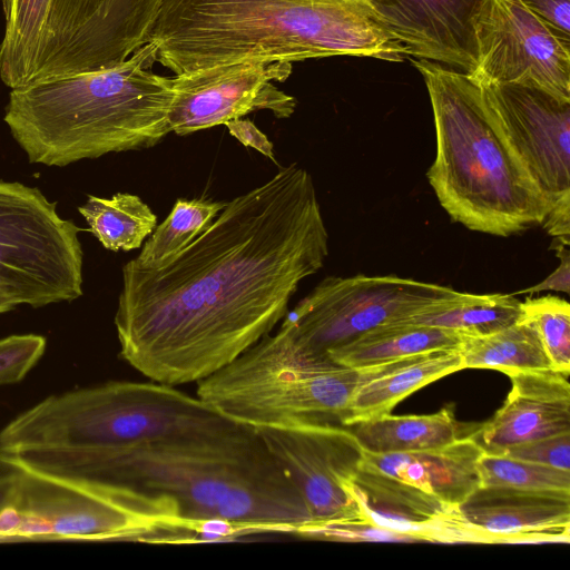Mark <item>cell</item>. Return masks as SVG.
Returning a JSON list of instances; mask_svg holds the SVG:
<instances>
[{
  "mask_svg": "<svg viewBox=\"0 0 570 570\" xmlns=\"http://www.w3.org/2000/svg\"><path fill=\"white\" fill-rule=\"evenodd\" d=\"M542 225L550 235L557 238L569 239L570 202L552 206Z\"/></svg>",
  "mask_w": 570,
  "mask_h": 570,
  "instance_id": "34",
  "label": "cell"
},
{
  "mask_svg": "<svg viewBox=\"0 0 570 570\" xmlns=\"http://www.w3.org/2000/svg\"><path fill=\"white\" fill-rule=\"evenodd\" d=\"M432 106L436 154L426 176L441 206L466 228L508 237L542 225L550 204L466 72L411 59Z\"/></svg>",
  "mask_w": 570,
  "mask_h": 570,
  "instance_id": "5",
  "label": "cell"
},
{
  "mask_svg": "<svg viewBox=\"0 0 570 570\" xmlns=\"http://www.w3.org/2000/svg\"><path fill=\"white\" fill-rule=\"evenodd\" d=\"M485 0H368L407 58L471 75L476 67L473 21Z\"/></svg>",
  "mask_w": 570,
  "mask_h": 570,
  "instance_id": "17",
  "label": "cell"
},
{
  "mask_svg": "<svg viewBox=\"0 0 570 570\" xmlns=\"http://www.w3.org/2000/svg\"><path fill=\"white\" fill-rule=\"evenodd\" d=\"M473 27L476 83L531 85L570 100V43L519 0H485Z\"/></svg>",
  "mask_w": 570,
  "mask_h": 570,
  "instance_id": "14",
  "label": "cell"
},
{
  "mask_svg": "<svg viewBox=\"0 0 570 570\" xmlns=\"http://www.w3.org/2000/svg\"><path fill=\"white\" fill-rule=\"evenodd\" d=\"M227 202L177 199L165 220L157 225L139 255L131 259L145 269L160 268L203 234Z\"/></svg>",
  "mask_w": 570,
  "mask_h": 570,
  "instance_id": "26",
  "label": "cell"
},
{
  "mask_svg": "<svg viewBox=\"0 0 570 570\" xmlns=\"http://www.w3.org/2000/svg\"><path fill=\"white\" fill-rule=\"evenodd\" d=\"M79 232L39 188L0 180V291L33 308L82 296Z\"/></svg>",
  "mask_w": 570,
  "mask_h": 570,
  "instance_id": "9",
  "label": "cell"
},
{
  "mask_svg": "<svg viewBox=\"0 0 570 570\" xmlns=\"http://www.w3.org/2000/svg\"><path fill=\"white\" fill-rule=\"evenodd\" d=\"M164 0H1L0 79L10 89L124 62Z\"/></svg>",
  "mask_w": 570,
  "mask_h": 570,
  "instance_id": "8",
  "label": "cell"
},
{
  "mask_svg": "<svg viewBox=\"0 0 570 570\" xmlns=\"http://www.w3.org/2000/svg\"><path fill=\"white\" fill-rule=\"evenodd\" d=\"M482 452L474 436L428 451L364 452L354 482L373 518L414 531L449 514L480 487Z\"/></svg>",
  "mask_w": 570,
  "mask_h": 570,
  "instance_id": "10",
  "label": "cell"
},
{
  "mask_svg": "<svg viewBox=\"0 0 570 570\" xmlns=\"http://www.w3.org/2000/svg\"><path fill=\"white\" fill-rule=\"evenodd\" d=\"M569 374L554 368L507 374L512 385L507 400L473 435L483 451L500 453L512 445L570 433Z\"/></svg>",
  "mask_w": 570,
  "mask_h": 570,
  "instance_id": "19",
  "label": "cell"
},
{
  "mask_svg": "<svg viewBox=\"0 0 570 570\" xmlns=\"http://www.w3.org/2000/svg\"><path fill=\"white\" fill-rule=\"evenodd\" d=\"M520 321L530 324L553 367L570 372V305L558 296L527 298L521 302Z\"/></svg>",
  "mask_w": 570,
  "mask_h": 570,
  "instance_id": "28",
  "label": "cell"
},
{
  "mask_svg": "<svg viewBox=\"0 0 570 570\" xmlns=\"http://www.w3.org/2000/svg\"><path fill=\"white\" fill-rule=\"evenodd\" d=\"M47 340L39 334H12L0 338V385L22 381L43 356Z\"/></svg>",
  "mask_w": 570,
  "mask_h": 570,
  "instance_id": "29",
  "label": "cell"
},
{
  "mask_svg": "<svg viewBox=\"0 0 570 570\" xmlns=\"http://www.w3.org/2000/svg\"><path fill=\"white\" fill-rule=\"evenodd\" d=\"M561 40L570 43V0H519Z\"/></svg>",
  "mask_w": 570,
  "mask_h": 570,
  "instance_id": "31",
  "label": "cell"
},
{
  "mask_svg": "<svg viewBox=\"0 0 570 570\" xmlns=\"http://www.w3.org/2000/svg\"><path fill=\"white\" fill-rule=\"evenodd\" d=\"M297 489L315 534L338 523L368 521L354 480L364 450L346 426L256 429Z\"/></svg>",
  "mask_w": 570,
  "mask_h": 570,
  "instance_id": "13",
  "label": "cell"
},
{
  "mask_svg": "<svg viewBox=\"0 0 570 570\" xmlns=\"http://www.w3.org/2000/svg\"><path fill=\"white\" fill-rule=\"evenodd\" d=\"M480 485L570 491V471L483 451L476 463Z\"/></svg>",
  "mask_w": 570,
  "mask_h": 570,
  "instance_id": "27",
  "label": "cell"
},
{
  "mask_svg": "<svg viewBox=\"0 0 570 570\" xmlns=\"http://www.w3.org/2000/svg\"><path fill=\"white\" fill-rule=\"evenodd\" d=\"M522 316L514 294H468L404 322L451 328L468 336H484L504 330Z\"/></svg>",
  "mask_w": 570,
  "mask_h": 570,
  "instance_id": "25",
  "label": "cell"
},
{
  "mask_svg": "<svg viewBox=\"0 0 570 570\" xmlns=\"http://www.w3.org/2000/svg\"><path fill=\"white\" fill-rule=\"evenodd\" d=\"M228 421L175 386L110 381L49 395L19 413L0 431V455L121 446Z\"/></svg>",
  "mask_w": 570,
  "mask_h": 570,
  "instance_id": "7",
  "label": "cell"
},
{
  "mask_svg": "<svg viewBox=\"0 0 570 570\" xmlns=\"http://www.w3.org/2000/svg\"><path fill=\"white\" fill-rule=\"evenodd\" d=\"M1 292V291H0Z\"/></svg>",
  "mask_w": 570,
  "mask_h": 570,
  "instance_id": "37",
  "label": "cell"
},
{
  "mask_svg": "<svg viewBox=\"0 0 570 570\" xmlns=\"http://www.w3.org/2000/svg\"><path fill=\"white\" fill-rule=\"evenodd\" d=\"M291 73L289 61L243 60L175 75L170 129L185 136L257 110L288 118L296 99L274 81H285Z\"/></svg>",
  "mask_w": 570,
  "mask_h": 570,
  "instance_id": "15",
  "label": "cell"
},
{
  "mask_svg": "<svg viewBox=\"0 0 570 570\" xmlns=\"http://www.w3.org/2000/svg\"><path fill=\"white\" fill-rule=\"evenodd\" d=\"M8 471L18 474V488L12 504L0 514V542L137 540L160 533L110 493L27 471Z\"/></svg>",
  "mask_w": 570,
  "mask_h": 570,
  "instance_id": "12",
  "label": "cell"
},
{
  "mask_svg": "<svg viewBox=\"0 0 570 570\" xmlns=\"http://www.w3.org/2000/svg\"><path fill=\"white\" fill-rule=\"evenodd\" d=\"M18 488V474L13 471H0V514L12 504Z\"/></svg>",
  "mask_w": 570,
  "mask_h": 570,
  "instance_id": "35",
  "label": "cell"
},
{
  "mask_svg": "<svg viewBox=\"0 0 570 570\" xmlns=\"http://www.w3.org/2000/svg\"><path fill=\"white\" fill-rule=\"evenodd\" d=\"M456 422L450 409L425 415L385 414L353 423L348 430L364 452L389 454L435 450L473 436L481 425Z\"/></svg>",
  "mask_w": 570,
  "mask_h": 570,
  "instance_id": "21",
  "label": "cell"
},
{
  "mask_svg": "<svg viewBox=\"0 0 570 570\" xmlns=\"http://www.w3.org/2000/svg\"><path fill=\"white\" fill-rule=\"evenodd\" d=\"M229 134L246 147H252L275 161L273 144L248 119H234L225 124Z\"/></svg>",
  "mask_w": 570,
  "mask_h": 570,
  "instance_id": "33",
  "label": "cell"
},
{
  "mask_svg": "<svg viewBox=\"0 0 570 570\" xmlns=\"http://www.w3.org/2000/svg\"><path fill=\"white\" fill-rule=\"evenodd\" d=\"M148 42L175 75L243 60L407 58L367 0H164Z\"/></svg>",
  "mask_w": 570,
  "mask_h": 570,
  "instance_id": "3",
  "label": "cell"
},
{
  "mask_svg": "<svg viewBox=\"0 0 570 570\" xmlns=\"http://www.w3.org/2000/svg\"><path fill=\"white\" fill-rule=\"evenodd\" d=\"M462 294L451 287L395 275L328 276L285 318L312 353L331 360L332 351L370 330L430 312Z\"/></svg>",
  "mask_w": 570,
  "mask_h": 570,
  "instance_id": "11",
  "label": "cell"
},
{
  "mask_svg": "<svg viewBox=\"0 0 570 570\" xmlns=\"http://www.w3.org/2000/svg\"><path fill=\"white\" fill-rule=\"evenodd\" d=\"M557 240H559V244L554 246V249L557 252V256L560 258L559 266L543 282L527 289L520 291L518 294L537 293L541 291H561L569 294L570 252L566 247V245H569V239L557 238Z\"/></svg>",
  "mask_w": 570,
  "mask_h": 570,
  "instance_id": "32",
  "label": "cell"
},
{
  "mask_svg": "<svg viewBox=\"0 0 570 570\" xmlns=\"http://www.w3.org/2000/svg\"><path fill=\"white\" fill-rule=\"evenodd\" d=\"M78 212L91 234L112 252L139 248L157 226L150 207L129 193H117L110 198L89 195Z\"/></svg>",
  "mask_w": 570,
  "mask_h": 570,
  "instance_id": "23",
  "label": "cell"
},
{
  "mask_svg": "<svg viewBox=\"0 0 570 570\" xmlns=\"http://www.w3.org/2000/svg\"><path fill=\"white\" fill-rule=\"evenodd\" d=\"M327 255L312 176L296 163L282 167L227 202L163 267L124 265L119 354L150 381L197 383L269 334Z\"/></svg>",
  "mask_w": 570,
  "mask_h": 570,
  "instance_id": "1",
  "label": "cell"
},
{
  "mask_svg": "<svg viewBox=\"0 0 570 570\" xmlns=\"http://www.w3.org/2000/svg\"><path fill=\"white\" fill-rule=\"evenodd\" d=\"M479 86L550 208L570 202V100L531 85Z\"/></svg>",
  "mask_w": 570,
  "mask_h": 570,
  "instance_id": "16",
  "label": "cell"
},
{
  "mask_svg": "<svg viewBox=\"0 0 570 570\" xmlns=\"http://www.w3.org/2000/svg\"><path fill=\"white\" fill-rule=\"evenodd\" d=\"M17 305L8 298L2 292H0V314L14 309Z\"/></svg>",
  "mask_w": 570,
  "mask_h": 570,
  "instance_id": "36",
  "label": "cell"
},
{
  "mask_svg": "<svg viewBox=\"0 0 570 570\" xmlns=\"http://www.w3.org/2000/svg\"><path fill=\"white\" fill-rule=\"evenodd\" d=\"M466 334L438 326L395 322L377 326L332 351V361L347 367H368L407 356L459 348Z\"/></svg>",
  "mask_w": 570,
  "mask_h": 570,
  "instance_id": "22",
  "label": "cell"
},
{
  "mask_svg": "<svg viewBox=\"0 0 570 570\" xmlns=\"http://www.w3.org/2000/svg\"><path fill=\"white\" fill-rule=\"evenodd\" d=\"M458 510L488 543L570 541V491L480 485Z\"/></svg>",
  "mask_w": 570,
  "mask_h": 570,
  "instance_id": "18",
  "label": "cell"
},
{
  "mask_svg": "<svg viewBox=\"0 0 570 570\" xmlns=\"http://www.w3.org/2000/svg\"><path fill=\"white\" fill-rule=\"evenodd\" d=\"M368 1V0H367Z\"/></svg>",
  "mask_w": 570,
  "mask_h": 570,
  "instance_id": "38",
  "label": "cell"
},
{
  "mask_svg": "<svg viewBox=\"0 0 570 570\" xmlns=\"http://www.w3.org/2000/svg\"><path fill=\"white\" fill-rule=\"evenodd\" d=\"M147 42L124 62L11 89L3 121L29 163L65 167L146 149L169 132L171 77Z\"/></svg>",
  "mask_w": 570,
  "mask_h": 570,
  "instance_id": "4",
  "label": "cell"
},
{
  "mask_svg": "<svg viewBox=\"0 0 570 570\" xmlns=\"http://www.w3.org/2000/svg\"><path fill=\"white\" fill-rule=\"evenodd\" d=\"M464 368L459 348L400 358L363 383L354 394L346 426L391 413L404 397L445 375Z\"/></svg>",
  "mask_w": 570,
  "mask_h": 570,
  "instance_id": "20",
  "label": "cell"
},
{
  "mask_svg": "<svg viewBox=\"0 0 570 570\" xmlns=\"http://www.w3.org/2000/svg\"><path fill=\"white\" fill-rule=\"evenodd\" d=\"M347 367L312 353L286 318L235 360L197 382L196 396L254 429L346 426L358 387L393 363Z\"/></svg>",
  "mask_w": 570,
  "mask_h": 570,
  "instance_id": "6",
  "label": "cell"
},
{
  "mask_svg": "<svg viewBox=\"0 0 570 570\" xmlns=\"http://www.w3.org/2000/svg\"><path fill=\"white\" fill-rule=\"evenodd\" d=\"M459 352L464 368H493L505 374L554 368L538 333L523 321L489 335L468 336Z\"/></svg>",
  "mask_w": 570,
  "mask_h": 570,
  "instance_id": "24",
  "label": "cell"
},
{
  "mask_svg": "<svg viewBox=\"0 0 570 570\" xmlns=\"http://www.w3.org/2000/svg\"><path fill=\"white\" fill-rule=\"evenodd\" d=\"M0 468L131 493L177 532L308 534L297 489L254 428L220 426L121 446L0 455Z\"/></svg>",
  "mask_w": 570,
  "mask_h": 570,
  "instance_id": "2",
  "label": "cell"
},
{
  "mask_svg": "<svg viewBox=\"0 0 570 570\" xmlns=\"http://www.w3.org/2000/svg\"><path fill=\"white\" fill-rule=\"evenodd\" d=\"M500 453L513 459L570 471V433L520 443Z\"/></svg>",
  "mask_w": 570,
  "mask_h": 570,
  "instance_id": "30",
  "label": "cell"
}]
</instances>
